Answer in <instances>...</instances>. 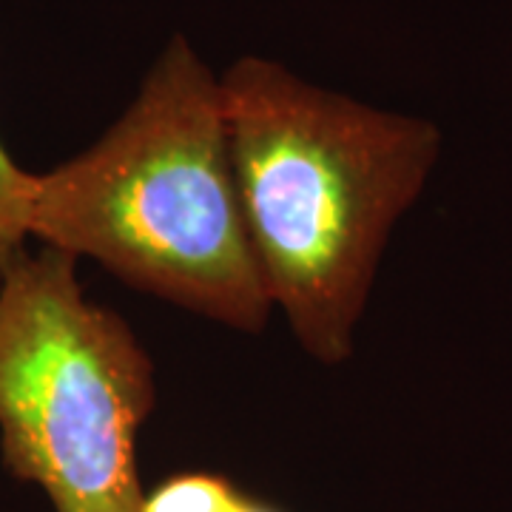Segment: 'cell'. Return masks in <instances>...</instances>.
<instances>
[{"mask_svg":"<svg viewBox=\"0 0 512 512\" xmlns=\"http://www.w3.org/2000/svg\"><path fill=\"white\" fill-rule=\"evenodd\" d=\"M231 163L265 288L305 353L353 356L393 228L439 163L436 123L245 55L220 74Z\"/></svg>","mask_w":512,"mask_h":512,"instance_id":"obj_1","label":"cell"},{"mask_svg":"<svg viewBox=\"0 0 512 512\" xmlns=\"http://www.w3.org/2000/svg\"><path fill=\"white\" fill-rule=\"evenodd\" d=\"M32 242L137 291L259 333L274 302L231 163L220 77L174 35L103 137L35 174Z\"/></svg>","mask_w":512,"mask_h":512,"instance_id":"obj_2","label":"cell"},{"mask_svg":"<svg viewBox=\"0 0 512 512\" xmlns=\"http://www.w3.org/2000/svg\"><path fill=\"white\" fill-rule=\"evenodd\" d=\"M157 402L134 330L92 302L77 259L20 256L0 279V461L52 512H140L137 439Z\"/></svg>","mask_w":512,"mask_h":512,"instance_id":"obj_3","label":"cell"},{"mask_svg":"<svg viewBox=\"0 0 512 512\" xmlns=\"http://www.w3.org/2000/svg\"><path fill=\"white\" fill-rule=\"evenodd\" d=\"M140 512H282L274 504L239 490L231 478L188 470L146 490Z\"/></svg>","mask_w":512,"mask_h":512,"instance_id":"obj_4","label":"cell"},{"mask_svg":"<svg viewBox=\"0 0 512 512\" xmlns=\"http://www.w3.org/2000/svg\"><path fill=\"white\" fill-rule=\"evenodd\" d=\"M35 174L23 171L0 143V279L32 242Z\"/></svg>","mask_w":512,"mask_h":512,"instance_id":"obj_5","label":"cell"}]
</instances>
